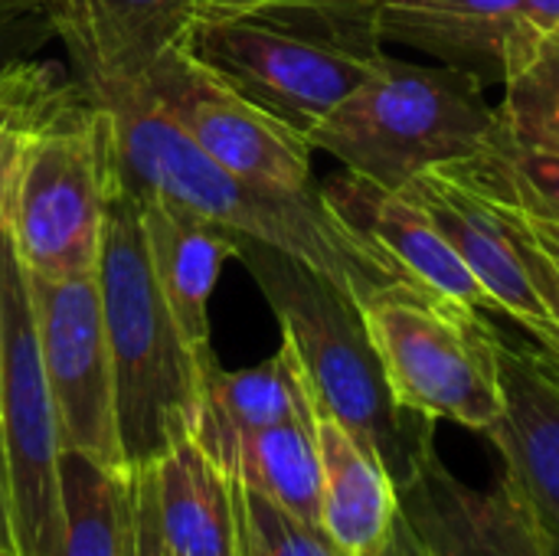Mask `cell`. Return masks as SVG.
Returning <instances> with one entry per match:
<instances>
[{"mask_svg":"<svg viewBox=\"0 0 559 556\" xmlns=\"http://www.w3.org/2000/svg\"><path fill=\"white\" fill-rule=\"evenodd\" d=\"M105 111L111 118L121 190L170 200L233 236L272 246L334 282L357 305L393 282H406L370 239L328 206L318 184L288 190L239 177L141 98Z\"/></svg>","mask_w":559,"mask_h":556,"instance_id":"6da1fadb","label":"cell"},{"mask_svg":"<svg viewBox=\"0 0 559 556\" xmlns=\"http://www.w3.org/2000/svg\"><path fill=\"white\" fill-rule=\"evenodd\" d=\"M236 239V259L278 318L282 344L292 351L314 410L360 439L400 492L436 446V423L396 403L360 305L305 262L255 239Z\"/></svg>","mask_w":559,"mask_h":556,"instance_id":"7a4b0ae2","label":"cell"},{"mask_svg":"<svg viewBox=\"0 0 559 556\" xmlns=\"http://www.w3.org/2000/svg\"><path fill=\"white\" fill-rule=\"evenodd\" d=\"M115 387V429L128 472L154 469L193 433L213 357L190 347L151 272L138 203L111 200L95 269Z\"/></svg>","mask_w":559,"mask_h":556,"instance_id":"3957f363","label":"cell"},{"mask_svg":"<svg viewBox=\"0 0 559 556\" xmlns=\"http://www.w3.org/2000/svg\"><path fill=\"white\" fill-rule=\"evenodd\" d=\"M187 46L305 138L386 56L370 23L331 0H275L203 13Z\"/></svg>","mask_w":559,"mask_h":556,"instance_id":"277c9868","label":"cell"},{"mask_svg":"<svg viewBox=\"0 0 559 556\" xmlns=\"http://www.w3.org/2000/svg\"><path fill=\"white\" fill-rule=\"evenodd\" d=\"M495 118L478 72L383 56L370 79L308 131V141L344 170L403 190L429 167L472 157Z\"/></svg>","mask_w":559,"mask_h":556,"instance_id":"5b68a950","label":"cell"},{"mask_svg":"<svg viewBox=\"0 0 559 556\" xmlns=\"http://www.w3.org/2000/svg\"><path fill=\"white\" fill-rule=\"evenodd\" d=\"M360 315L403 410L485 436L498 426L504 403L491 347L495 328L478 308L452 305L413 282H393L364 298Z\"/></svg>","mask_w":559,"mask_h":556,"instance_id":"8992f818","label":"cell"},{"mask_svg":"<svg viewBox=\"0 0 559 556\" xmlns=\"http://www.w3.org/2000/svg\"><path fill=\"white\" fill-rule=\"evenodd\" d=\"M118 193L111 118L88 98L26 154L3 226L23 269L43 279L95 275L105 220Z\"/></svg>","mask_w":559,"mask_h":556,"instance_id":"52a82bcc","label":"cell"},{"mask_svg":"<svg viewBox=\"0 0 559 556\" xmlns=\"http://www.w3.org/2000/svg\"><path fill=\"white\" fill-rule=\"evenodd\" d=\"M0 439L20 556L62 551V429L43 370L26 269L0 226Z\"/></svg>","mask_w":559,"mask_h":556,"instance_id":"ba28073f","label":"cell"},{"mask_svg":"<svg viewBox=\"0 0 559 556\" xmlns=\"http://www.w3.org/2000/svg\"><path fill=\"white\" fill-rule=\"evenodd\" d=\"M131 98L147 102L203 154L239 177L288 190L314 187L311 141L233 88L187 43L167 49Z\"/></svg>","mask_w":559,"mask_h":556,"instance_id":"9c48e42d","label":"cell"},{"mask_svg":"<svg viewBox=\"0 0 559 556\" xmlns=\"http://www.w3.org/2000/svg\"><path fill=\"white\" fill-rule=\"evenodd\" d=\"M43 370L56 400L62 449L124 469L115 429V387L95 275H29Z\"/></svg>","mask_w":559,"mask_h":556,"instance_id":"30bf717a","label":"cell"},{"mask_svg":"<svg viewBox=\"0 0 559 556\" xmlns=\"http://www.w3.org/2000/svg\"><path fill=\"white\" fill-rule=\"evenodd\" d=\"M213 0H52L46 10L72 56L82 92L111 108L131 98L151 66L187 43Z\"/></svg>","mask_w":559,"mask_h":556,"instance_id":"8fae6325","label":"cell"},{"mask_svg":"<svg viewBox=\"0 0 559 556\" xmlns=\"http://www.w3.org/2000/svg\"><path fill=\"white\" fill-rule=\"evenodd\" d=\"M400 518L426 556H550L531 498L504 469L498 485L481 492L465 485L436 446L400 488Z\"/></svg>","mask_w":559,"mask_h":556,"instance_id":"7c38bea8","label":"cell"},{"mask_svg":"<svg viewBox=\"0 0 559 556\" xmlns=\"http://www.w3.org/2000/svg\"><path fill=\"white\" fill-rule=\"evenodd\" d=\"M403 193L413 197L442 229L449 246L481 285L488 308L518 321L537 341V347L559 364L557 318L550 315L495 210L449 164L423 170L403 187Z\"/></svg>","mask_w":559,"mask_h":556,"instance_id":"4fadbf2b","label":"cell"},{"mask_svg":"<svg viewBox=\"0 0 559 556\" xmlns=\"http://www.w3.org/2000/svg\"><path fill=\"white\" fill-rule=\"evenodd\" d=\"M318 190L347 226L370 239L400 269L406 282L462 308H488L475 275L413 197L380 187L354 170L331 174Z\"/></svg>","mask_w":559,"mask_h":556,"instance_id":"5bb4252c","label":"cell"},{"mask_svg":"<svg viewBox=\"0 0 559 556\" xmlns=\"http://www.w3.org/2000/svg\"><path fill=\"white\" fill-rule=\"evenodd\" d=\"M491 347L504 413L488 439L537 518L559 531V364L547 351L511 344L498 331Z\"/></svg>","mask_w":559,"mask_h":556,"instance_id":"9a60e30c","label":"cell"},{"mask_svg":"<svg viewBox=\"0 0 559 556\" xmlns=\"http://www.w3.org/2000/svg\"><path fill=\"white\" fill-rule=\"evenodd\" d=\"M370 23L380 43H403L481 79L504 72L521 0H331Z\"/></svg>","mask_w":559,"mask_h":556,"instance_id":"2e32d148","label":"cell"},{"mask_svg":"<svg viewBox=\"0 0 559 556\" xmlns=\"http://www.w3.org/2000/svg\"><path fill=\"white\" fill-rule=\"evenodd\" d=\"M134 197V193H131ZM144 229V246L157 288L180 324L190 347L213 357L210 347V298L226 259L239 252V239L160 197H134Z\"/></svg>","mask_w":559,"mask_h":556,"instance_id":"e0dca14e","label":"cell"},{"mask_svg":"<svg viewBox=\"0 0 559 556\" xmlns=\"http://www.w3.org/2000/svg\"><path fill=\"white\" fill-rule=\"evenodd\" d=\"M321 456V531L344 556H380L400 518V492L380 459L314 410Z\"/></svg>","mask_w":559,"mask_h":556,"instance_id":"ac0fdd59","label":"cell"},{"mask_svg":"<svg viewBox=\"0 0 559 556\" xmlns=\"http://www.w3.org/2000/svg\"><path fill=\"white\" fill-rule=\"evenodd\" d=\"M311 410L314 403L308 383L292 351L282 344L275 357L249 370H223L213 360L203 374L200 410L190 436L226 475L242 436L305 416Z\"/></svg>","mask_w":559,"mask_h":556,"instance_id":"d6986e66","label":"cell"},{"mask_svg":"<svg viewBox=\"0 0 559 556\" xmlns=\"http://www.w3.org/2000/svg\"><path fill=\"white\" fill-rule=\"evenodd\" d=\"M164 547L177 556H236L233 482L193 442L180 439L154 469Z\"/></svg>","mask_w":559,"mask_h":556,"instance_id":"ffe728a7","label":"cell"},{"mask_svg":"<svg viewBox=\"0 0 559 556\" xmlns=\"http://www.w3.org/2000/svg\"><path fill=\"white\" fill-rule=\"evenodd\" d=\"M62 551L59 556H134L138 472L62 452Z\"/></svg>","mask_w":559,"mask_h":556,"instance_id":"44dd1931","label":"cell"},{"mask_svg":"<svg viewBox=\"0 0 559 556\" xmlns=\"http://www.w3.org/2000/svg\"><path fill=\"white\" fill-rule=\"evenodd\" d=\"M88 95L52 59H16L0 72V226H7L16 184L33 144L72 115Z\"/></svg>","mask_w":559,"mask_h":556,"instance_id":"7402d4cb","label":"cell"},{"mask_svg":"<svg viewBox=\"0 0 559 556\" xmlns=\"http://www.w3.org/2000/svg\"><path fill=\"white\" fill-rule=\"evenodd\" d=\"M226 475L288 514L321 524V456L314 410L239 439Z\"/></svg>","mask_w":559,"mask_h":556,"instance_id":"603a6c76","label":"cell"},{"mask_svg":"<svg viewBox=\"0 0 559 556\" xmlns=\"http://www.w3.org/2000/svg\"><path fill=\"white\" fill-rule=\"evenodd\" d=\"M449 167L491 203L559 220V154L521 141L498 118L481 147Z\"/></svg>","mask_w":559,"mask_h":556,"instance_id":"cb8c5ba5","label":"cell"},{"mask_svg":"<svg viewBox=\"0 0 559 556\" xmlns=\"http://www.w3.org/2000/svg\"><path fill=\"white\" fill-rule=\"evenodd\" d=\"M498 121L527 144L559 154V36L511 46Z\"/></svg>","mask_w":559,"mask_h":556,"instance_id":"d4e9b609","label":"cell"},{"mask_svg":"<svg viewBox=\"0 0 559 556\" xmlns=\"http://www.w3.org/2000/svg\"><path fill=\"white\" fill-rule=\"evenodd\" d=\"M233 482V478H229ZM236 556H344L321 524H308L259 492L233 482Z\"/></svg>","mask_w":559,"mask_h":556,"instance_id":"484cf974","label":"cell"},{"mask_svg":"<svg viewBox=\"0 0 559 556\" xmlns=\"http://www.w3.org/2000/svg\"><path fill=\"white\" fill-rule=\"evenodd\" d=\"M485 203L501 220L508 239L521 252L537 292L544 295L550 315L559 324V220H544V216H534V213H524L514 206H501L491 200H485Z\"/></svg>","mask_w":559,"mask_h":556,"instance_id":"4316f807","label":"cell"},{"mask_svg":"<svg viewBox=\"0 0 559 556\" xmlns=\"http://www.w3.org/2000/svg\"><path fill=\"white\" fill-rule=\"evenodd\" d=\"M49 36H56V26L46 10H0V72L16 59L33 56Z\"/></svg>","mask_w":559,"mask_h":556,"instance_id":"83f0119b","label":"cell"},{"mask_svg":"<svg viewBox=\"0 0 559 556\" xmlns=\"http://www.w3.org/2000/svg\"><path fill=\"white\" fill-rule=\"evenodd\" d=\"M164 537H160V518H157V492L151 469L138 472V544L134 556H160Z\"/></svg>","mask_w":559,"mask_h":556,"instance_id":"f1b7e54d","label":"cell"},{"mask_svg":"<svg viewBox=\"0 0 559 556\" xmlns=\"http://www.w3.org/2000/svg\"><path fill=\"white\" fill-rule=\"evenodd\" d=\"M547 36H559V0H521V16L511 46L547 39Z\"/></svg>","mask_w":559,"mask_h":556,"instance_id":"f546056e","label":"cell"},{"mask_svg":"<svg viewBox=\"0 0 559 556\" xmlns=\"http://www.w3.org/2000/svg\"><path fill=\"white\" fill-rule=\"evenodd\" d=\"M16 551L13 544V511H10V478H7V456L0 439V554Z\"/></svg>","mask_w":559,"mask_h":556,"instance_id":"4dcf8cb0","label":"cell"},{"mask_svg":"<svg viewBox=\"0 0 559 556\" xmlns=\"http://www.w3.org/2000/svg\"><path fill=\"white\" fill-rule=\"evenodd\" d=\"M380 556H426V554H423V547L416 544V537H413V531L406 528V521H403V518H396L393 534H390V541H386V547L380 551Z\"/></svg>","mask_w":559,"mask_h":556,"instance_id":"1f68e13d","label":"cell"},{"mask_svg":"<svg viewBox=\"0 0 559 556\" xmlns=\"http://www.w3.org/2000/svg\"><path fill=\"white\" fill-rule=\"evenodd\" d=\"M259 3H275V0H213L206 13H226V10H246V7H259Z\"/></svg>","mask_w":559,"mask_h":556,"instance_id":"d6a6232c","label":"cell"},{"mask_svg":"<svg viewBox=\"0 0 559 556\" xmlns=\"http://www.w3.org/2000/svg\"><path fill=\"white\" fill-rule=\"evenodd\" d=\"M52 0H0V10H16V13H26V10H49Z\"/></svg>","mask_w":559,"mask_h":556,"instance_id":"836d02e7","label":"cell"},{"mask_svg":"<svg viewBox=\"0 0 559 556\" xmlns=\"http://www.w3.org/2000/svg\"><path fill=\"white\" fill-rule=\"evenodd\" d=\"M540 528H544V541H547L550 556H559V531L557 528H550V524H544V521H540Z\"/></svg>","mask_w":559,"mask_h":556,"instance_id":"e575fe53","label":"cell"},{"mask_svg":"<svg viewBox=\"0 0 559 556\" xmlns=\"http://www.w3.org/2000/svg\"><path fill=\"white\" fill-rule=\"evenodd\" d=\"M160 556H177V554H170V551H167V547H164V554H160Z\"/></svg>","mask_w":559,"mask_h":556,"instance_id":"d590c367","label":"cell"},{"mask_svg":"<svg viewBox=\"0 0 559 556\" xmlns=\"http://www.w3.org/2000/svg\"><path fill=\"white\" fill-rule=\"evenodd\" d=\"M0 556H20V554H16V551H10V554H0Z\"/></svg>","mask_w":559,"mask_h":556,"instance_id":"8d00e7d4","label":"cell"}]
</instances>
